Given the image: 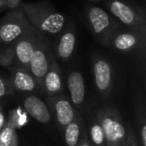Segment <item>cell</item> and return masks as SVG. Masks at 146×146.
<instances>
[{"label":"cell","mask_w":146,"mask_h":146,"mask_svg":"<svg viewBox=\"0 0 146 146\" xmlns=\"http://www.w3.org/2000/svg\"><path fill=\"white\" fill-rule=\"evenodd\" d=\"M18 144L15 125L13 122L9 121V123L0 131V146H18Z\"/></svg>","instance_id":"cell-17"},{"label":"cell","mask_w":146,"mask_h":146,"mask_svg":"<svg viewBox=\"0 0 146 146\" xmlns=\"http://www.w3.org/2000/svg\"><path fill=\"white\" fill-rule=\"evenodd\" d=\"M6 9L8 10H14L19 8V5L21 4V0H3Z\"/></svg>","instance_id":"cell-22"},{"label":"cell","mask_w":146,"mask_h":146,"mask_svg":"<svg viewBox=\"0 0 146 146\" xmlns=\"http://www.w3.org/2000/svg\"><path fill=\"white\" fill-rule=\"evenodd\" d=\"M88 2H91V3H98V2H103L105 0H87Z\"/></svg>","instance_id":"cell-27"},{"label":"cell","mask_w":146,"mask_h":146,"mask_svg":"<svg viewBox=\"0 0 146 146\" xmlns=\"http://www.w3.org/2000/svg\"><path fill=\"white\" fill-rule=\"evenodd\" d=\"M89 136L92 143L95 146H105V137H104V132L100 125L99 121L97 120L96 116L91 120L89 124Z\"/></svg>","instance_id":"cell-18"},{"label":"cell","mask_w":146,"mask_h":146,"mask_svg":"<svg viewBox=\"0 0 146 146\" xmlns=\"http://www.w3.org/2000/svg\"><path fill=\"white\" fill-rule=\"evenodd\" d=\"M82 121L81 115L77 113L75 118L64 127V141L66 146H77L81 136Z\"/></svg>","instance_id":"cell-16"},{"label":"cell","mask_w":146,"mask_h":146,"mask_svg":"<svg viewBox=\"0 0 146 146\" xmlns=\"http://www.w3.org/2000/svg\"><path fill=\"white\" fill-rule=\"evenodd\" d=\"M0 65L3 67H7V68L15 66L12 44L0 51Z\"/></svg>","instance_id":"cell-19"},{"label":"cell","mask_w":146,"mask_h":146,"mask_svg":"<svg viewBox=\"0 0 146 146\" xmlns=\"http://www.w3.org/2000/svg\"><path fill=\"white\" fill-rule=\"evenodd\" d=\"M108 11L130 31L143 33L146 31V18L144 11L125 0H105Z\"/></svg>","instance_id":"cell-2"},{"label":"cell","mask_w":146,"mask_h":146,"mask_svg":"<svg viewBox=\"0 0 146 146\" xmlns=\"http://www.w3.org/2000/svg\"><path fill=\"white\" fill-rule=\"evenodd\" d=\"M105 137V146H125L127 131L116 108L105 107L95 114Z\"/></svg>","instance_id":"cell-3"},{"label":"cell","mask_w":146,"mask_h":146,"mask_svg":"<svg viewBox=\"0 0 146 146\" xmlns=\"http://www.w3.org/2000/svg\"><path fill=\"white\" fill-rule=\"evenodd\" d=\"M140 142L141 146H146V124H145V117L142 116V119L140 120Z\"/></svg>","instance_id":"cell-21"},{"label":"cell","mask_w":146,"mask_h":146,"mask_svg":"<svg viewBox=\"0 0 146 146\" xmlns=\"http://www.w3.org/2000/svg\"><path fill=\"white\" fill-rule=\"evenodd\" d=\"M86 18L96 38L107 45L114 33L120 29V22L106 10L98 6H89L86 9Z\"/></svg>","instance_id":"cell-4"},{"label":"cell","mask_w":146,"mask_h":146,"mask_svg":"<svg viewBox=\"0 0 146 146\" xmlns=\"http://www.w3.org/2000/svg\"><path fill=\"white\" fill-rule=\"evenodd\" d=\"M51 106L56 117L57 123L63 128L70 123L78 113L75 108L73 107L72 103L63 95L53 97L51 99Z\"/></svg>","instance_id":"cell-10"},{"label":"cell","mask_w":146,"mask_h":146,"mask_svg":"<svg viewBox=\"0 0 146 146\" xmlns=\"http://www.w3.org/2000/svg\"><path fill=\"white\" fill-rule=\"evenodd\" d=\"M33 30H35V28L29 23L20 9L9 10L0 20V42L10 45Z\"/></svg>","instance_id":"cell-5"},{"label":"cell","mask_w":146,"mask_h":146,"mask_svg":"<svg viewBox=\"0 0 146 146\" xmlns=\"http://www.w3.org/2000/svg\"><path fill=\"white\" fill-rule=\"evenodd\" d=\"M19 9L31 25L42 34L56 35L63 29L65 17L49 3H21Z\"/></svg>","instance_id":"cell-1"},{"label":"cell","mask_w":146,"mask_h":146,"mask_svg":"<svg viewBox=\"0 0 146 146\" xmlns=\"http://www.w3.org/2000/svg\"><path fill=\"white\" fill-rule=\"evenodd\" d=\"M138 143H139V140L137 141L135 132L133 131L132 128H129L127 132V136H126L125 146H138Z\"/></svg>","instance_id":"cell-20"},{"label":"cell","mask_w":146,"mask_h":146,"mask_svg":"<svg viewBox=\"0 0 146 146\" xmlns=\"http://www.w3.org/2000/svg\"><path fill=\"white\" fill-rule=\"evenodd\" d=\"M53 58H54V55L51 51L48 39L45 36V34H42L36 45V48L29 63L28 69L30 74L36 81L38 88H42L43 80Z\"/></svg>","instance_id":"cell-6"},{"label":"cell","mask_w":146,"mask_h":146,"mask_svg":"<svg viewBox=\"0 0 146 146\" xmlns=\"http://www.w3.org/2000/svg\"><path fill=\"white\" fill-rule=\"evenodd\" d=\"M77 146H91L90 142L88 141V138H87V135H86V133H83V139H82L81 141L78 142Z\"/></svg>","instance_id":"cell-24"},{"label":"cell","mask_w":146,"mask_h":146,"mask_svg":"<svg viewBox=\"0 0 146 146\" xmlns=\"http://www.w3.org/2000/svg\"><path fill=\"white\" fill-rule=\"evenodd\" d=\"M145 34L134 31H119L112 35L107 46L120 52H132L144 46Z\"/></svg>","instance_id":"cell-8"},{"label":"cell","mask_w":146,"mask_h":146,"mask_svg":"<svg viewBox=\"0 0 146 146\" xmlns=\"http://www.w3.org/2000/svg\"><path fill=\"white\" fill-rule=\"evenodd\" d=\"M42 33L37 31L36 29L32 32L23 35L12 43L13 54H14L15 66L23 68L28 71L29 63L32 58V55L36 48V45Z\"/></svg>","instance_id":"cell-7"},{"label":"cell","mask_w":146,"mask_h":146,"mask_svg":"<svg viewBox=\"0 0 146 146\" xmlns=\"http://www.w3.org/2000/svg\"><path fill=\"white\" fill-rule=\"evenodd\" d=\"M42 89L47 95H56L62 91V76L61 69L57 64L55 58L51 61V64L43 80Z\"/></svg>","instance_id":"cell-13"},{"label":"cell","mask_w":146,"mask_h":146,"mask_svg":"<svg viewBox=\"0 0 146 146\" xmlns=\"http://www.w3.org/2000/svg\"><path fill=\"white\" fill-rule=\"evenodd\" d=\"M23 106L25 110L33 119L38 122L46 124L51 119V112L45 102H43L38 96L28 95L23 100Z\"/></svg>","instance_id":"cell-11"},{"label":"cell","mask_w":146,"mask_h":146,"mask_svg":"<svg viewBox=\"0 0 146 146\" xmlns=\"http://www.w3.org/2000/svg\"><path fill=\"white\" fill-rule=\"evenodd\" d=\"M76 44V34L73 26H69L62 34L57 45V55L62 61H67L72 55Z\"/></svg>","instance_id":"cell-15"},{"label":"cell","mask_w":146,"mask_h":146,"mask_svg":"<svg viewBox=\"0 0 146 146\" xmlns=\"http://www.w3.org/2000/svg\"><path fill=\"white\" fill-rule=\"evenodd\" d=\"M5 9H6V7H5L4 1H3V0H0V12L5 10Z\"/></svg>","instance_id":"cell-26"},{"label":"cell","mask_w":146,"mask_h":146,"mask_svg":"<svg viewBox=\"0 0 146 146\" xmlns=\"http://www.w3.org/2000/svg\"><path fill=\"white\" fill-rule=\"evenodd\" d=\"M8 94V86L4 79L0 77V98H4Z\"/></svg>","instance_id":"cell-23"},{"label":"cell","mask_w":146,"mask_h":146,"mask_svg":"<svg viewBox=\"0 0 146 146\" xmlns=\"http://www.w3.org/2000/svg\"><path fill=\"white\" fill-rule=\"evenodd\" d=\"M3 125H4V117H3V114L0 112V129H2Z\"/></svg>","instance_id":"cell-25"},{"label":"cell","mask_w":146,"mask_h":146,"mask_svg":"<svg viewBox=\"0 0 146 146\" xmlns=\"http://www.w3.org/2000/svg\"><path fill=\"white\" fill-rule=\"evenodd\" d=\"M67 87L70 94V100L73 105L80 107L85 99V83L79 71H71L67 77Z\"/></svg>","instance_id":"cell-12"},{"label":"cell","mask_w":146,"mask_h":146,"mask_svg":"<svg viewBox=\"0 0 146 146\" xmlns=\"http://www.w3.org/2000/svg\"><path fill=\"white\" fill-rule=\"evenodd\" d=\"M12 86L15 90L21 92H31L38 88V85L30 72L20 67H16L13 71Z\"/></svg>","instance_id":"cell-14"},{"label":"cell","mask_w":146,"mask_h":146,"mask_svg":"<svg viewBox=\"0 0 146 146\" xmlns=\"http://www.w3.org/2000/svg\"><path fill=\"white\" fill-rule=\"evenodd\" d=\"M94 81L97 90L107 97L112 88V68L110 63L101 57H95L93 61Z\"/></svg>","instance_id":"cell-9"}]
</instances>
